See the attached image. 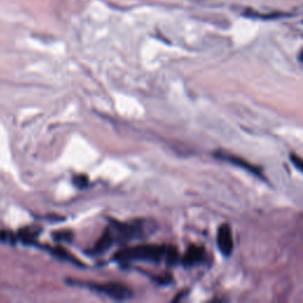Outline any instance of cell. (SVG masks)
Instances as JSON below:
<instances>
[{
  "instance_id": "277c9868",
  "label": "cell",
  "mask_w": 303,
  "mask_h": 303,
  "mask_svg": "<svg viewBox=\"0 0 303 303\" xmlns=\"http://www.w3.org/2000/svg\"><path fill=\"white\" fill-rule=\"evenodd\" d=\"M217 156L219 159L226 161V163H230V164L235 165V166H238L240 168H244V170H247L248 172H250V173L255 174L257 176H259V178H263L262 171H260L258 167L255 166V165L250 164L247 160L239 158V156L229 154V153H218Z\"/></svg>"
},
{
  "instance_id": "52a82bcc",
  "label": "cell",
  "mask_w": 303,
  "mask_h": 303,
  "mask_svg": "<svg viewBox=\"0 0 303 303\" xmlns=\"http://www.w3.org/2000/svg\"><path fill=\"white\" fill-rule=\"evenodd\" d=\"M114 240H115V237H114V233L112 232V230L107 229L106 231L103 232V235L99 237L97 243L95 244L93 252L94 254H101V252H105L107 249L112 247Z\"/></svg>"
},
{
  "instance_id": "30bf717a",
  "label": "cell",
  "mask_w": 303,
  "mask_h": 303,
  "mask_svg": "<svg viewBox=\"0 0 303 303\" xmlns=\"http://www.w3.org/2000/svg\"><path fill=\"white\" fill-rule=\"evenodd\" d=\"M290 160H291V163H293L294 166L296 167L297 170H300L303 173V159L300 158V156L296 155V154H291Z\"/></svg>"
},
{
  "instance_id": "7a4b0ae2",
  "label": "cell",
  "mask_w": 303,
  "mask_h": 303,
  "mask_svg": "<svg viewBox=\"0 0 303 303\" xmlns=\"http://www.w3.org/2000/svg\"><path fill=\"white\" fill-rule=\"evenodd\" d=\"M86 286L97 293H102L107 296L115 298V300H127L132 296V290L122 283L110 282V283H86Z\"/></svg>"
},
{
  "instance_id": "ba28073f",
  "label": "cell",
  "mask_w": 303,
  "mask_h": 303,
  "mask_svg": "<svg viewBox=\"0 0 303 303\" xmlns=\"http://www.w3.org/2000/svg\"><path fill=\"white\" fill-rule=\"evenodd\" d=\"M51 252H53L57 257H59V258H62L64 260H69V262H75V263H78L77 259H75L72 255L69 254L67 250H64L63 248H57V249H53L51 250Z\"/></svg>"
},
{
  "instance_id": "6da1fadb",
  "label": "cell",
  "mask_w": 303,
  "mask_h": 303,
  "mask_svg": "<svg viewBox=\"0 0 303 303\" xmlns=\"http://www.w3.org/2000/svg\"><path fill=\"white\" fill-rule=\"evenodd\" d=\"M167 247L164 245H140L135 248H128L118 251L117 259L121 260H151V262H160L166 256Z\"/></svg>"
},
{
  "instance_id": "7c38bea8",
  "label": "cell",
  "mask_w": 303,
  "mask_h": 303,
  "mask_svg": "<svg viewBox=\"0 0 303 303\" xmlns=\"http://www.w3.org/2000/svg\"><path fill=\"white\" fill-rule=\"evenodd\" d=\"M301 59L303 60V51H302V53H301Z\"/></svg>"
},
{
  "instance_id": "8992f818",
  "label": "cell",
  "mask_w": 303,
  "mask_h": 303,
  "mask_svg": "<svg viewBox=\"0 0 303 303\" xmlns=\"http://www.w3.org/2000/svg\"><path fill=\"white\" fill-rule=\"evenodd\" d=\"M205 259V250L201 247H197V245H191L187 249L185 256L183 258V263L185 266H194L203 262Z\"/></svg>"
},
{
  "instance_id": "8fae6325",
  "label": "cell",
  "mask_w": 303,
  "mask_h": 303,
  "mask_svg": "<svg viewBox=\"0 0 303 303\" xmlns=\"http://www.w3.org/2000/svg\"><path fill=\"white\" fill-rule=\"evenodd\" d=\"M74 183L79 189H84L88 185V178L86 175H77L74 178Z\"/></svg>"
},
{
  "instance_id": "9c48e42d",
  "label": "cell",
  "mask_w": 303,
  "mask_h": 303,
  "mask_svg": "<svg viewBox=\"0 0 303 303\" xmlns=\"http://www.w3.org/2000/svg\"><path fill=\"white\" fill-rule=\"evenodd\" d=\"M178 250L174 247H167L165 259L167 260L168 264H174L178 260Z\"/></svg>"
},
{
  "instance_id": "3957f363",
  "label": "cell",
  "mask_w": 303,
  "mask_h": 303,
  "mask_svg": "<svg viewBox=\"0 0 303 303\" xmlns=\"http://www.w3.org/2000/svg\"><path fill=\"white\" fill-rule=\"evenodd\" d=\"M217 244L221 254L224 256H230L233 250V239L231 228L228 224H223L218 230Z\"/></svg>"
},
{
  "instance_id": "5b68a950",
  "label": "cell",
  "mask_w": 303,
  "mask_h": 303,
  "mask_svg": "<svg viewBox=\"0 0 303 303\" xmlns=\"http://www.w3.org/2000/svg\"><path fill=\"white\" fill-rule=\"evenodd\" d=\"M145 229L144 221H134L130 224H116V230L120 233L121 237H124L125 239H133L137 238V237L143 235Z\"/></svg>"
}]
</instances>
